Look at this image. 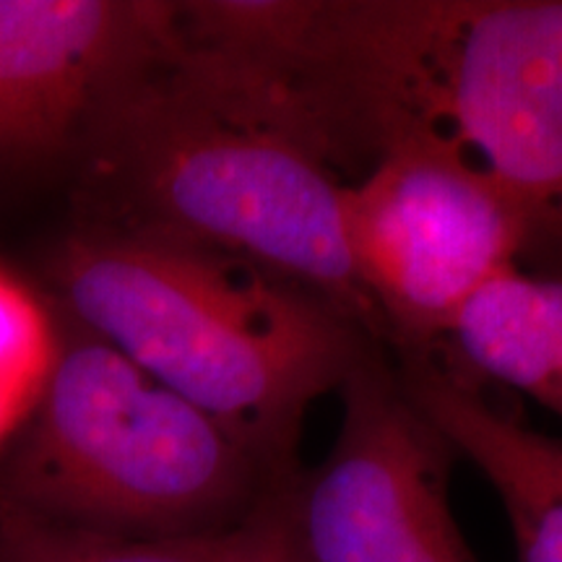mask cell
Segmentation results:
<instances>
[{"instance_id":"6da1fadb","label":"cell","mask_w":562,"mask_h":562,"mask_svg":"<svg viewBox=\"0 0 562 562\" xmlns=\"http://www.w3.org/2000/svg\"><path fill=\"white\" fill-rule=\"evenodd\" d=\"M81 222L235 258L302 286L391 349L351 266L339 167L269 55L188 37L108 104L76 157Z\"/></svg>"},{"instance_id":"7a4b0ae2","label":"cell","mask_w":562,"mask_h":562,"mask_svg":"<svg viewBox=\"0 0 562 562\" xmlns=\"http://www.w3.org/2000/svg\"><path fill=\"white\" fill-rule=\"evenodd\" d=\"M281 21L271 53L344 180L402 149L451 159L562 271V0H290Z\"/></svg>"},{"instance_id":"3957f363","label":"cell","mask_w":562,"mask_h":562,"mask_svg":"<svg viewBox=\"0 0 562 562\" xmlns=\"http://www.w3.org/2000/svg\"><path fill=\"white\" fill-rule=\"evenodd\" d=\"M47 281L60 315L206 414L273 487L302 472L311 406L385 355L302 286L180 245L76 227Z\"/></svg>"},{"instance_id":"277c9868","label":"cell","mask_w":562,"mask_h":562,"mask_svg":"<svg viewBox=\"0 0 562 562\" xmlns=\"http://www.w3.org/2000/svg\"><path fill=\"white\" fill-rule=\"evenodd\" d=\"M271 490L206 414L60 315L58 360L0 469V501L79 529L186 539L229 531Z\"/></svg>"},{"instance_id":"5b68a950","label":"cell","mask_w":562,"mask_h":562,"mask_svg":"<svg viewBox=\"0 0 562 562\" xmlns=\"http://www.w3.org/2000/svg\"><path fill=\"white\" fill-rule=\"evenodd\" d=\"M341 222L351 266L398 362L438 349L461 307L529 250L508 195L417 149L385 154L349 182Z\"/></svg>"},{"instance_id":"8992f818","label":"cell","mask_w":562,"mask_h":562,"mask_svg":"<svg viewBox=\"0 0 562 562\" xmlns=\"http://www.w3.org/2000/svg\"><path fill=\"white\" fill-rule=\"evenodd\" d=\"M172 30L165 0H0V170L76 161Z\"/></svg>"},{"instance_id":"52a82bcc","label":"cell","mask_w":562,"mask_h":562,"mask_svg":"<svg viewBox=\"0 0 562 562\" xmlns=\"http://www.w3.org/2000/svg\"><path fill=\"white\" fill-rule=\"evenodd\" d=\"M334 448L290 487L311 562H391L432 508L448 503L456 459L383 355L344 383Z\"/></svg>"},{"instance_id":"ba28073f","label":"cell","mask_w":562,"mask_h":562,"mask_svg":"<svg viewBox=\"0 0 562 562\" xmlns=\"http://www.w3.org/2000/svg\"><path fill=\"white\" fill-rule=\"evenodd\" d=\"M396 372L453 453L495 490L518 562H562V438L526 427L438 355L402 360Z\"/></svg>"},{"instance_id":"9c48e42d","label":"cell","mask_w":562,"mask_h":562,"mask_svg":"<svg viewBox=\"0 0 562 562\" xmlns=\"http://www.w3.org/2000/svg\"><path fill=\"white\" fill-rule=\"evenodd\" d=\"M430 355L474 383L521 391L562 419V277L503 271L461 307Z\"/></svg>"},{"instance_id":"30bf717a","label":"cell","mask_w":562,"mask_h":562,"mask_svg":"<svg viewBox=\"0 0 562 562\" xmlns=\"http://www.w3.org/2000/svg\"><path fill=\"white\" fill-rule=\"evenodd\" d=\"M60 347L53 300L0 266V451L11 448L37 412Z\"/></svg>"},{"instance_id":"8fae6325","label":"cell","mask_w":562,"mask_h":562,"mask_svg":"<svg viewBox=\"0 0 562 562\" xmlns=\"http://www.w3.org/2000/svg\"><path fill=\"white\" fill-rule=\"evenodd\" d=\"M220 537H117L50 521L0 501V562H211Z\"/></svg>"},{"instance_id":"7c38bea8","label":"cell","mask_w":562,"mask_h":562,"mask_svg":"<svg viewBox=\"0 0 562 562\" xmlns=\"http://www.w3.org/2000/svg\"><path fill=\"white\" fill-rule=\"evenodd\" d=\"M292 482L273 487L248 518L224 531L211 562H311L292 518Z\"/></svg>"},{"instance_id":"4fadbf2b","label":"cell","mask_w":562,"mask_h":562,"mask_svg":"<svg viewBox=\"0 0 562 562\" xmlns=\"http://www.w3.org/2000/svg\"><path fill=\"white\" fill-rule=\"evenodd\" d=\"M391 562H476V558L456 526L451 503H440L422 518Z\"/></svg>"}]
</instances>
